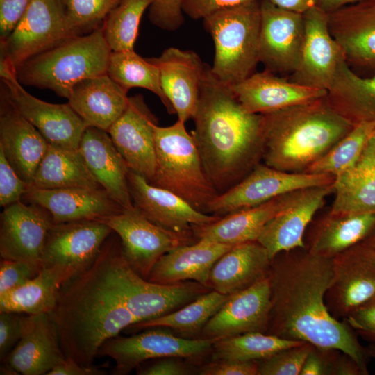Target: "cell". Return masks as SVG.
Listing matches in <instances>:
<instances>
[{"label":"cell","instance_id":"6da1fadb","mask_svg":"<svg viewBox=\"0 0 375 375\" xmlns=\"http://www.w3.org/2000/svg\"><path fill=\"white\" fill-rule=\"evenodd\" d=\"M135 274L112 231L95 260L62 284L49 315L66 357L93 366L107 340L147 319L134 291Z\"/></svg>","mask_w":375,"mask_h":375},{"label":"cell","instance_id":"7a4b0ae2","mask_svg":"<svg viewBox=\"0 0 375 375\" xmlns=\"http://www.w3.org/2000/svg\"><path fill=\"white\" fill-rule=\"evenodd\" d=\"M333 278L332 258L297 248L272 259L269 273L271 310L267 333L339 350L368 374L367 350L353 329L328 311L325 295Z\"/></svg>","mask_w":375,"mask_h":375},{"label":"cell","instance_id":"3957f363","mask_svg":"<svg viewBox=\"0 0 375 375\" xmlns=\"http://www.w3.org/2000/svg\"><path fill=\"white\" fill-rule=\"evenodd\" d=\"M192 134L209 180L221 194L262 159L264 115L247 111L206 64Z\"/></svg>","mask_w":375,"mask_h":375},{"label":"cell","instance_id":"277c9868","mask_svg":"<svg viewBox=\"0 0 375 375\" xmlns=\"http://www.w3.org/2000/svg\"><path fill=\"white\" fill-rule=\"evenodd\" d=\"M264 115V164L306 172L354 126L326 101L291 106Z\"/></svg>","mask_w":375,"mask_h":375},{"label":"cell","instance_id":"5b68a950","mask_svg":"<svg viewBox=\"0 0 375 375\" xmlns=\"http://www.w3.org/2000/svg\"><path fill=\"white\" fill-rule=\"evenodd\" d=\"M111 52L99 27L30 58L15 73L22 85L49 89L68 99L80 82L106 74Z\"/></svg>","mask_w":375,"mask_h":375},{"label":"cell","instance_id":"8992f818","mask_svg":"<svg viewBox=\"0 0 375 375\" xmlns=\"http://www.w3.org/2000/svg\"><path fill=\"white\" fill-rule=\"evenodd\" d=\"M185 124L178 119L168 126H156V167L149 182L206 213L219 192L206 174L196 141Z\"/></svg>","mask_w":375,"mask_h":375},{"label":"cell","instance_id":"52a82bcc","mask_svg":"<svg viewBox=\"0 0 375 375\" xmlns=\"http://www.w3.org/2000/svg\"><path fill=\"white\" fill-rule=\"evenodd\" d=\"M260 1L221 10L203 19L215 46L211 72L228 86L254 73L259 62Z\"/></svg>","mask_w":375,"mask_h":375},{"label":"cell","instance_id":"ba28073f","mask_svg":"<svg viewBox=\"0 0 375 375\" xmlns=\"http://www.w3.org/2000/svg\"><path fill=\"white\" fill-rule=\"evenodd\" d=\"M76 35L59 0H31L15 28L0 42V62L16 71L30 58Z\"/></svg>","mask_w":375,"mask_h":375},{"label":"cell","instance_id":"9c48e42d","mask_svg":"<svg viewBox=\"0 0 375 375\" xmlns=\"http://www.w3.org/2000/svg\"><path fill=\"white\" fill-rule=\"evenodd\" d=\"M101 221L119 238L129 266L147 279L158 260L172 249L189 244V233L164 228L142 215L135 206L105 217Z\"/></svg>","mask_w":375,"mask_h":375},{"label":"cell","instance_id":"30bf717a","mask_svg":"<svg viewBox=\"0 0 375 375\" xmlns=\"http://www.w3.org/2000/svg\"><path fill=\"white\" fill-rule=\"evenodd\" d=\"M335 179L325 174L283 172L260 162L239 183L219 194L206 212L222 217L289 192L331 184Z\"/></svg>","mask_w":375,"mask_h":375},{"label":"cell","instance_id":"8fae6325","mask_svg":"<svg viewBox=\"0 0 375 375\" xmlns=\"http://www.w3.org/2000/svg\"><path fill=\"white\" fill-rule=\"evenodd\" d=\"M218 339H185L175 336L160 327L146 328L131 336L119 335L107 340L97 356H108L115 362L112 374L125 375L149 360L165 357L192 358L210 351Z\"/></svg>","mask_w":375,"mask_h":375},{"label":"cell","instance_id":"7c38bea8","mask_svg":"<svg viewBox=\"0 0 375 375\" xmlns=\"http://www.w3.org/2000/svg\"><path fill=\"white\" fill-rule=\"evenodd\" d=\"M0 77L12 103L49 145L78 149L88 127L68 103H51L33 96L18 81L15 71L3 62H0Z\"/></svg>","mask_w":375,"mask_h":375},{"label":"cell","instance_id":"4fadbf2b","mask_svg":"<svg viewBox=\"0 0 375 375\" xmlns=\"http://www.w3.org/2000/svg\"><path fill=\"white\" fill-rule=\"evenodd\" d=\"M332 261L333 278L325 302L335 318L344 320L375 294V250L364 240Z\"/></svg>","mask_w":375,"mask_h":375},{"label":"cell","instance_id":"5bb4252c","mask_svg":"<svg viewBox=\"0 0 375 375\" xmlns=\"http://www.w3.org/2000/svg\"><path fill=\"white\" fill-rule=\"evenodd\" d=\"M303 16L304 32L301 47L297 65L290 79L328 91L344 58L330 32L327 13L315 6Z\"/></svg>","mask_w":375,"mask_h":375},{"label":"cell","instance_id":"9a60e30c","mask_svg":"<svg viewBox=\"0 0 375 375\" xmlns=\"http://www.w3.org/2000/svg\"><path fill=\"white\" fill-rule=\"evenodd\" d=\"M258 60L265 69L292 74L297 65L304 22L303 14L260 1Z\"/></svg>","mask_w":375,"mask_h":375},{"label":"cell","instance_id":"2e32d148","mask_svg":"<svg viewBox=\"0 0 375 375\" xmlns=\"http://www.w3.org/2000/svg\"><path fill=\"white\" fill-rule=\"evenodd\" d=\"M334 192V183L297 190L288 203L264 226L257 241L271 260L277 254L306 248L305 232L326 198Z\"/></svg>","mask_w":375,"mask_h":375},{"label":"cell","instance_id":"e0dca14e","mask_svg":"<svg viewBox=\"0 0 375 375\" xmlns=\"http://www.w3.org/2000/svg\"><path fill=\"white\" fill-rule=\"evenodd\" d=\"M112 233L99 220L53 224L42 255V267H64L77 273L95 260Z\"/></svg>","mask_w":375,"mask_h":375},{"label":"cell","instance_id":"ac0fdd59","mask_svg":"<svg viewBox=\"0 0 375 375\" xmlns=\"http://www.w3.org/2000/svg\"><path fill=\"white\" fill-rule=\"evenodd\" d=\"M158 120L137 94L128 98V105L108 133L130 170L149 181L156 167L155 128Z\"/></svg>","mask_w":375,"mask_h":375},{"label":"cell","instance_id":"d6986e66","mask_svg":"<svg viewBox=\"0 0 375 375\" xmlns=\"http://www.w3.org/2000/svg\"><path fill=\"white\" fill-rule=\"evenodd\" d=\"M270 310L268 276L229 295L203 327L202 338L222 339L249 332L267 333Z\"/></svg>","mask_w":375,"mask_h":375},{"label":"cell","instance_id":"ffe728a7","mask_svg":"<svg viewBox=\"0 0 375 375\" xmlns=\"http://www.w3.org/2000/svg\"><path fill=\"white\" fill-rule=\"evenodd\" d=\"M54 224L38 205L18 201L3 208L0 215L1 259L41 262L48 233Z\"/></svg>","mask_w":375,"mask_h":375},{"label":"cell","instance_id":"44dd1931","mask_svg":"<svg viewBox=\"0 0 375 375\" xmlns=\"http://www.w3.org/2000/svg\"><path fill=\"white\" fill-rule=\"evenodd\" d=\"M128 182L134 206L148 219L167 230L190 233L194 226L210 224L221 217L196 209L180 196L152 185L130 169Z\"/></svg>","mask_w":375,"mask_h":375},{"label":"cell","instance_id":"7402d4cb","mask_svg":"<svg viewBox=\"0 0 375 375\" xmlns=\"http://www.w3.org/2000/svg\"><path fill=\"white\" fill-rule=\"evenodd\" d=\"M159 68L162 91L178 119H193L199 100L206 64L192 50L169 47L150 58Z\"/></svg>","mask_w":375,"mask_h":375},{"label":"cell","instance_id":"603a6c76","mask_svg":"<svg viewBox=\"0 0 375 375\" xmlns=\"http://www.w3.org/2000/svg\"><path fill=\"white\" fill-rule=\"evenodd\" d=\"M242 107L255 114H267L324 99L327 90L280 77L265 69L230 86Z\"/></svg>","mask_w":375,"mask_h":375},{"label":"cell","instance_id":"cb8c5ba5","mask_svg":"<svg viewBox=\"0 0 375 375\" xmlns=\"http://www.w3.org/2000/svg\"><path fill=\"white\" fill-rule=\"evenodd\" d=\"M49 143L17 109L1 88L0 103V149L29 186L44 156Z\"/></svg>","mask_w":375,"mask_h":375},{"label":"cell","instance_id":"d4e9b609","mask_svg":"<svg viewBox=\"0 0 375 375\" xmlns=\"http://www.w3.org/2000/svg\"><path fill=\"white\" fill-rule=\"evenodd\" d=\"M65 358L51 315L24 314L22 337L3 362L17 374L44 375Z\"/></svg>","mask_w":375,"mask_h":375},{"label":"cell","instance_id":"484cf974","mask_svg":"<svg viewBox=\"0 0 375 375\" xmlns=\"http://www.w3.org/2000/svg\"><path fill=\"white\" fill-rule=\"evenodd\" d=\"M327 15L330 32L348 65L375 75V0L344 6Z\"/></svg>","mask_w":375,"mask_h":375},{"label":"cell","instance_id":"4316f807","mask_svg":"<svg viewBox=\"0 0 375 375\" xmlns=\"http://www.w3.org/2000/svg\"><path fill=\"white\" fill-rule=\"evenodd\" d=\"M45 209L54 224L100 220L123 209L103 189H40L29 186L24 197Z\"/></svg>","mask_w":375,"mask_h":375},{"label":"cell","instance_id":"83f0119b","mask_svg":"<svg viewBox=\"0 0 375 375\" xmlns=\"http://www.w3.org/2000/svg\"><path fill=\"white\" fill-rule=\"evenodd\" d=\"M78 151L93 177L110 198L123 208H133L128 182L129 168L108 131L88 127Z\"/></svg>","mask_w":375,"mask_h":375},{"label":"cell","instance_id":"f1b7e54d","mask_svg":"<svg viewBox=\"0 0 375 375\" xmlns=\"http://www.w3.org/2000/svg\"><path fill=\"white\" fill-rule=\"evenodd\" d=\"M233 247L205 239H199L194 244L178 246L158 260L147 280L159 284L193 281L208 287L214 264Z\"/></svg>","mask_w":375,"mask_h":375},{"label":"cell","instance_id":"f546056e","mask_svg":"<svg viewBox=\"0 0 375 375\" xmlns=\"http://www.w3.org/2000/svg\"><path fill=\"white\" fill-rule=\"evenodd\" d=\"M128 91L105 74L75 85L67 103L87 127L108 131L125 110Z\"/></svg>","mask_w":375,"mask_h":375},{"label":"cell","instance_id":"4dcf8cb0","mask_svg":"<svg viewBox=\"0 0 375 375\" xmlns=\"http://www.w3.org/2000/svg\"><path fill=\"white\" fill-rule=\"evenodd\" d=\"M271 258L258 241L235 245L214 264L208 286L231 295L269 276Z\"/></svg>","mask_w":375,"mask_h":375},{"label":"cell","instance_id":"1f68e13d","mask_svg":"<svg viewBox=\"0 0 375 375\" xmlns=\"http://www.w3.org/2000/svg\"><path fill=\"white\" fill-rule=\"evenodd\" d=\"M295 192L227 214L212 223L194 226L192 233L199 240L233 246L257 241L264 226L288 203Z\"/></svg>","mask_w":375,"mask_h":375},{"label":"cell","instance_id":"d6a6232c","mask_svg":"<svg viewBox=\"0 0 375 375\" xmlns=\"http://www.w3.org/2000/svg\"><path fill=\"white\" fill-rule=\"evenodd\" d=\"M375 228V210L331 213L328 212L313 226L307 250L315 255L333 258L365 240Z\"/></svg>","mask_w":375,"mask_h":375},{"label":"cell","instance_id":"836d02e7","mask_svg":"<svg viewBox=\"0 0 375 375\" xmlns=\"http://www.w3.org/2000/svg\"><path fill=\"white\" fill-rule=\"evenodd\" d=\"M331 213L375 210V132L355 165L334 181Z\"/></svg>","mask_w":375,"mask_h":375},{"label":"cell","instance_id":"e575fe53","mask_svg":"<svg viewBox=\"0 0 375 375\" xmlns=\"http://www.w3.org/2000/svg\"><path fill=\"white\" fill-rule=\"evenodd\" d=\"M74 274L64 267H42L32 279L0 295V312L50 314L62 284Z\"/></svg>","mask_w":375,"mask_h":375},{"label":"cell","instance_id":"d590c367","mask_svg":"<svg viewBox=\"0 0 375 375\" xmlns=\"http://www.w3.org/2000/svg\"><path fill=\"white\" fill-rule=\"evenodd\" d=\"M326 99L354 124L362 122L375 123V75L360 76L343 60Z\"/></svg>","mask_w":375,"mask_h":375},{"label":"cell","instance_id":"8d00e7d4","mask_svg":"<svg viewBox=\"0 0 375 375\" xmlns=\"http://www.w3.org/2000/svg\"><path fill=\"white\" fill-rule=\"evenodd\" d=\"M40 189H103L87 167L78 149L49 145L32 185Z\"/></svg>","mask_w":375,"mask_h":375},{"label":"cell","instance_id":"74e56055","mask_svg":"<svg viewBox=\"0 0 375 375\" xmlns=\"http://www.w3.org/2000/svg\"><path fill=\"white\" fill-rule=\"evenodd\" d=\"M106 74L127 90L140 88L151 91L170 115L175 114L162 91L159 68L150 58H142L133 49L112 51Z\"/></svg>","mask_w":375,"mask_h":375},{"label":"cell","instance_id":"f35d334b","mask_svg":"<svg viewBox=\"0 0 375 375\" xmlns=\"http://www.w3.org/2000/svg\"><path fill=\"white\" fill-rule=\"evenodd\" d=\"M229 295L212 290L203 293L181 308L158 317L135 324L128 328H168L184 333H194L203 327L220 309Z\"/></svg>","mask_w":375,"mask_h":375},{"label":"cell","instance_id":"ab89813d","mask_svg":"<svg viewBox=\"0 0 375 375\" xmlns=\"http://www.w3.org/2000/svg\"><path fill=\"white\" fill-rule=\"evenodd\" d=\"M305 342L262 332H249L215 341L213 359L259 361Z\"/></svg>","mask_w":375,"mask_h":375},{"label":"cell","instance_id":"60d3db41","mask_svg":"<svg viewBox=\"0 0 375 375\" xmlns=\"http://www.w3.org/2000/svg\"><path fill=\"white\" fill-rule=\"evenodd\" d=\"M374 132V122L356 124L346 135L312 163L306 172L325 174L334 178L340 176L355 165Z\"/></svg>","mask_w":375,"mask_h":375},{"label":"cell","instance_id":"b9f144b4","mask_svg":"<svg viewBox=\"0 0 375 375\" xmlns=\"http://www.w3.org/2000/svg\"><path fill=\"white\" fill-rule=\"evenodd\" d=\"M153 0H121L101 28L112 51L133 50L143 14Z\"/></svg>","mask_w":375,"mask_h":375},{"label":"cell","instance_id":"7bdbcfd3","mask_svg":"<svg viewBox=\"0 0 375 375\" xmlns=\"http://www.w3.org/2000/svg\"><path fill=\"white\" fill-rule=\"evenodd\" d=\"M67 20L75 33H89L101 26L121 0H59Z\"/></svg>","mask_w":375,"mask_h":375},{"label":"cell","instance_id":"ee69618b","mask_svg":"<svg viewBox=\"0 0 375 375\" xmlns=\"http://www.w3.org/2000/svg\"><path fill=\"white\" fill-rule=\"evenodd\" d=\"M312 347L305 342L258 361V375H300L304 361Z\"/></svg>","mask_w":375,"mask_h":375},{"label":"cell","instance_id":"f6af8a7d","mask_svg":"<svg viewBox=\"0 0 375 375\" xmlns=\"http://www.w3.org/2000/svg\"><path fill=\"white\" fill-rule=\"evenodd\" d=\"M42 269L40 262L1 259L0 262V295L32 279Z\"/></svg>","mask_w":375,"mask_h":375},{"label":"cell","instance_id":"bcb514c9","mask_svg":"<svg viewBox=\"0 0 375 375\" xmlns=\"http://www.w3.org/2000/svg\"><path fill=\"white\" fill-rule=\"evenodd\" d=\"M28 187L15 171L0 149V206L5 208L20 201Z\"/></svg>","mask_w":375,"mask_h":375},{"label":"cell","instance_id":"7dc6e473","mask_svg":"<svg viewBox=\"0 0 375 375\" xmlns=\"http://www.w3.org/2000/svg\"><path fill=\"white\" fill-rule=\"evenodd\" d=\"M185 0H153L149 8V18L156 26L174 31L184 22L183 4Z\"/></svg>","mask_w":375,"mask_h":375},{"label":"cell","instance_id":"c3c4849f","mask_svg":"<svg viewBox=\"0 0 375 375\" xmlns=\"http://www.w3.org/2000/svg\"><path fill=\"white\" fill-rule=\"evenodd\" d=\"M24 314L0 312V358L3 360L20 340Z\"/></svg>","mask_w":375,"mask_h":375},{"label":"cell","instance_id":"681fc988","mask_svg":"<svg viewBox=\"0 0 375 375\" xmlns=\"http://www.w3.org/2000/svg\"><path fill=\"white\" fill-rule=\"evenodd\" d=\"M353 330L375 342V294L344 319Z\"/></svg>","mask_w":375,"mask_h":375},{"label":"cell","instance_id":"f907efd6","mask_svg":"<svg viewBox=\"0 0 375 375\" xmlns=\"http://www.w3.org/2000/svg\"><path fill=\"white\" fill-rule=\"evenodd\" d=\"M258 1L260 0H185L183 11L193 19H203L219 10Z\"/></svg>","mask_w":375,"mask_h":375},{"label":"cell","instance_id":"816d5d0a","mask_svg":"<svg viewBox=\"0 0 375 375\" xmlns=\"http://www.w3.org/2000/svg\"><path fill=\"white\" fill-rule=\"evenodd\" d=\"M31 0H0V42L5 41L26 12Z\"/></svg>","mask_w":375,"mask_h":375},{"label":"cell","instance_id":"f5cc1de1","mask_svg":"<svg viewBox=\"0 0 375 375\" xmlns=\"http://www.w3.org/2000/svg\"><path fill=\"white\" fill-rule=\"evenodd\" d=\"M258 361L214 359L203 366L201 375H258Z\"/></svg>","mask_w":375,"mask_h":375},{"label":"cell","instance_id":"db71d44e","mask_svg":"<svg viewBox=\"0 0 375 375\" xmlns=\"http://www.w3.org/2000/svg\"><path fill=\"white\" fill-rule=\"evenodd\" d=\"M338 351L313 346L304 361L300 375H330L333 359Z\"/></svg>","mask_w":375,"mask_h":375},{"label":"cell","instance_id":"11a10c76","mask_svg":"<svg viewBox=\"0 0 375 375\" xmlns=\"http://www.w3.org/2000/svg\"><path fill=\"white\" fill-rule=\"evenodd\" d=\"M181 358L165 357L158 358L147 367H138L137 374L140 375H186L190 374V369Z\"/></svg>","mask_w":375,"mask_h":375},{"label":"cell","instance_id":"9f6ffc18","mask_svg":"<svg viewBox=\"0 0 375 375\" xmlns=\"http://www.w3.org/2000/svg\"><path fill=\"white\" fill-rule=\"evenodd\" d=\"M106 372L94 366L83 365L66 357L47 375H104Z\"/></svg>","mask_w":375,"mask_h":375},{"label":"cell","instance_id":"6f0895ef","mask_svg":"<svg viewBox=\"0 0 375 375\" xmlns=\"http://www.w3.org/2000/svg\"><path fill=\"white\" fill-rule=\"evenodd\" d=\"M330 375H365L358 363L349 355L338 351L333 359Z\"/></svg>","mask_w":375,"mask_h":375},{"label":"cell","instance_id":"680465c9","mask_svg":"<svg viewBox=\"0 0 375 375\" xmlns=\"http://www.w3.org/2000/svg\"><path fill=\"white\" fill-rule=\"evenodd\" d=\"M274 5L292 12L303 14L317 6L318 0H267Z\"/></svg>","mask_w":375,"mask_h":375},{"label":"cell","instance_id":"91938a15","mask_svg":"<svg viewBox=\"0 0 375 375\" xmlns=\"http://www.w3.org/2000/svg\"><path fill=\"white\" fill-rule=\"evenodd\" d=\"M370 0H318L317 6L326 13L335 11L349 5Z\"/></svg>","mask_w":375,"mask_h":375},{"label":"cell","instance_id":"94428289","mask_svg":"<svg viewBox=\"0 0 375 375\" xmlns=\"http://www.w3.org/2000/svg\"><path fill=\"white\" fill-rule=\"evenodd\" d=\"M365 240L375 250V228Z\"/></svg>","mask_w":375,"mask_h":375},{"label":"cell","instance_id":"6125c7cd","mask_svg":"<svg viewBox=\"0 0 375 375\" xmlns=\"http://www.w3.org/2000/svg\"><path fill=\"white\" fill-rule=\"evenodd\" d=\"M369 356H372L373 357H375V346L370 348L369 350H367Z\"/></svg>","mask_w":375,"mask_h":375}]
</instances>
